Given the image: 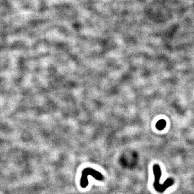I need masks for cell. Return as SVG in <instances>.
Listing matches in <instances>:
<instances>
[{"label":"cell","instance_id":"obj_2","mask_svg":"<svg viewBox=\"0 0 194 194\" xmlns=\"http://www.w3.org/2000/svg\"><path fill=\"white\" fill-rule=\"evenodd\" d=\"M88 175H91L95 179L98 181H103L104 179L103 175L99 171L93 169L91 168H85L82 171V175L80 179V186L83 188H85L88 186Z\"/></svg>","mask_w":194,"mask_h":194},{"label":"cell","instance_id":"obj_1","mask_svg":"<svg viewBox=\"0 0 194 194\" xmlns=\"http://www.w3.org/2000/svg\"><path fill=\"white\" fill-rule=\"evenodd\" d=\"M153 171L154 175V182L153 186L156 191L159 193H163L167 188L171 186L174 184V180L171 179H167L162 184H160V180L161 176V171L159 165L156 164H154L153 167Z\"/></svg>","mask_w":194,"mask_h":194}]
</instances>
